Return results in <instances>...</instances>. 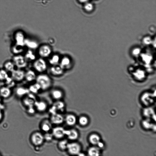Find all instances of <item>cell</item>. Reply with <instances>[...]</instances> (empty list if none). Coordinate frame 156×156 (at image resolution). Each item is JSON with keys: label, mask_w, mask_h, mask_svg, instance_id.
Wrapping results in <instances>:
<instances>
[{"label": "cell", "mask_w": 156, "mask_h": 156, "mask_svg": "<svg viewBox=\"0 0 156 156\" xmlns=\"http://www.w3.org/2000/svg\"><path fill=\"white\" fill-rule=\"evenodd\" d=\"M36 83L40 86L41 89L46 90L49 88L52 85V81L50 77L46 74H41L37 76Z\"/></svg>", "instance_id": "1"}, {"label": "cell", "mask_w": 156, "mask_h": 156, "mask_svg": "<svg viewBox=\"0 0 156 156\" xmlns=\"http://www.w3.org/2000/svg\"><path fill=\"white\" fill-rule=\"evenodd\" d=\"M12 60L16 68L24 69L28 65V62L22 54L14 55Z\"/></svg>", "instance_id": "2"}, {"label": "cell", "mask_w": 156, "mask_h": 156, "mask_svg": "<svg viewBox=\"0 0 156 156\" xmlns=\"http://www.w3.org/2000/svg\"><path fill=\"white\" fill-rule=\"evenodd\" d=\"M33 67L36 71L39 73H43L47 69V63L43 58H41L34 61Z\"/></svg>", "instance_id": "3"}, {"label": "cell", "mask_w": 156, "mask_h": 156, "mask_svg": "<svg viewBox=\"0 0 156 156\" xmlns=\"http://www.w3.org/2000/svg\"><path fill=\"white\" fill-rule=\"evenodd\" d=\"M25 74L24 69L16 68L10 73V76L16 83H19L24 80Z\"/></svg>", "instance_id": "4"}, {"label": "cell", "mask_w": 156, "mask_h": 156, "mask_svg": "<svg viewBox=\"0 0 156 156\" xmlns=\"http://www.w3.org/2000/svg\"><path fill=\"white\" fill-rule=\"evenodd\" d=\"M67 150L70 155H78L81 152V147L80 144L77 142L68 143Z\"/></svg>", "instance_id": "5"}, {"label": "cell", "mask_w": 156, "mask_h": 156, "mask_svg": "<svg viewBox=\"0 0 156 156\" xmlns=\"http://www.w3.org/2000/svg\"><path fill=\"white\" fill-rule=\"evenodd\" d=\"M14 39L15 44L21 46L25 47L24 43L26 38L23 32L19 30L16 32L14 35Z\"/></svg>", "instance_id": "6"}, {"label": "cell", "mask_w": 156, "mask_h": 156, "mask_svg": "<svg viewBox=\"0 0 156 156\" xmlns=\"http://www.w3.org/2000/svg\"><path fill=\"white\" fill-rule=\"evenodd\" d=\"M44 140V135L40 132H35L32 136V142L35 146H38L42 145Z\"/></svg>", "instance_id": "7"}, {"label": "cell", "mask_w": 156, "mask_h": 156, "mask_svg": "<svg viewBox=\"0 0 156 156\" xmlns=\"http://www.w3.org/2000/svg\"><path fill=\"white\" fill-rule=\"evenodd\" d=\"M52 53L51 48L49 45H43L41 46L38 50V54L41 58H44L48 57Z\"/></svg>", "instance_id": "8"}, {"label": "cell", "mask_w": 156, "mask_h": 156, "mask_svg": "<svg viewBox=\"0 0 156 156\" xmlns=\"http://www.w3.org/2000/svg\"><path fill=\"white\" fill-rule=\"evenodd\" d=\"M66 130L61 127H57L53 128L52 134L53 137L57 139H61L66 136Z\"/></svg>", "instance_id": "9"}, {"label": "cell", "mask_w": 156, "mask_h": 156, "mask_svg": "<svg viewBox=\"0 0 156 156\" xmlns=\"http://www.w3.org/2000/svg\"><path fill=\"white\" fill-rule=\"evenodd\" d=\"M25 47L21 46L14 43L11 46V51L14 55L22 54L25 51Z\"/></svg>", "instance_id": "10"}, {"label": "cell", "mask_w": 156, "mask_h": 156, "mask_svg": "<svg viewBox=\"0 0 156 156\" xmlns=\"http://www.w3.org/2000/svg\"><path fill=\"white\" fill-rule=\"evenodd\" d=\"M64 118L60 114L57 113L52 114L50 121L54 124H60L63 122Z\"/></svg>", "instance_id": "11"}, {"label": "cell", "mask_w": 156, "mask_h": 156, "mask_svg": "<svg viewBox=\"0 0 156 156\" xmlns=\"http://www.w3.org/2000/svg\"><path fill=\"white\" fill-rule=\"evenodd\" d=\"M66 136L68 139L71 141H75L78 138L79 134L78 132L74 129L66 130Z\"/></svg>", "instance_id": "12"}, {"label": "cell", "mask_w": 156, "mask_h": 156, "mask_svg": "<svg viewBox=\"0 0 156 156\" xmlns=\"http://www.w3.org/2000/svg\"><path fill=\"white\" fill-rule=\"evenodd\" d=\"M37 76L34 71L29 70L25 71L24 80L29 82H32L36 80Z\"/></svg>", "instance_id": "13"}, {"label": "cell", "mask_w": 156, "mask_h": 156, "mask_svg": "<svg viewBox=\"0 0 156 156\" xmlns=\"http://www.w3.org/2000/svg\"><path fill=\"white\" fill-rule=\"evenodd\" d=\"M3 68L9 73H10L16 68L12 60H7L4 63Z\"/></svg>", "instance_id": "14"}, {"label": "cell", "mask_w": 156, "mask_h": 156, "mask_svg": "<svg viewBox=\"0 0 156 156\" xmlns=\"http://www.w3.org/2000/svg\"><path fill=\"white\" fill-rule=\"evenodd\" d=\"M71 63V60L69 58L64 57L60 60L59 65L64 70L69 68L70 66Z\"/></svg>", "instance_id": "15"}, {"label": "cell", "mask_w": 156, "mask_h": 156, "mask_svg": "<svg viewBox=\"0 0 156 156\" xmlns=\"http://www.w3.org/2000/svg\"><path fill=\"white\" fill-rule=\"evenodd\" d=\"M50 70L51 74L56 76L62 75L64 71V70L59 65L52 66Z\"/></svg>", "instance_id": "16"}, {"label": "cell", "mask_w": 156, "mask_h": 156, "mask_svg": "<svg viewBox=\"0 0 156 156\" xmlns=\"http://www.w3.org/2000/svg\"><path fill=\"white\" fill-rule=\"evenodd\" d=\"M24 46L25 47L30 49L35 50L38 48L39 45L36 42L26 38L25 41Z\"/></svg>", "instance_id": "17"}, {"label": "cell", "mask_w": 156, "mask_h": 156, "mask_svg": "<svg viewBox=\"0 0 156 156\" xmlns=\"http://www.w3.org/2000/svg\"><path fill=\"white\" fill-rule=\"evenodd\" d=\"M65 121L68 125L72 126L75 125L76 124L77 119L76 116L74 115L69 114L66 116Z\"/></svg>", "instance_id": "18"}, {"label": "cell", "mask_w": 156, "mask_h": 156, "mask_svg": "<svg viewBox=\"0 0 156 156\" xmlns=\"http://www.w3.org/2000/svg\"><path fill=\"white\" fill-rule=\"evenodd\" d=\"M24 56L27 62L34 61L36 57L34 53L29 50L25 52Z\"/></svg>", "instance_id": "19"}, {"label": "cell", "mask_w": 156, "mask_h": 156, "mask_svg": "<svg viewBox=\"0 0 156 156\" xmlns=\"http://www.w3.org/2000/svg\"><path fill=\"white\" fill-rule=\"evenodd\" d=\"M41 128L42 130L44 132H49L52 129V123L48 120H45L42 123Z\"/></svg>", "instance_id": "20"}, {"label": "cell", "mask_w": 156, "mask_h": 156, "mask_svg": "<svg viewBox=\"0 0 156 156\" xmlns=\"http://www.w3.org/2000/svg\"><path fill=\"white\" fill-rule=\"evenodd\" d=\"M51 95L53 98L57 100L60 99L63 96L62 92L58 89L53 90L52 92Z\"/></svg>", "instance_id": "21"}, {"label": "cell", "mask_w": 156, "mask_h": 156, "mask_svg": "<svg viewBox=\"0 0 156 156\" xmlns=\"http://www.w3.org/2000/svg\"><path fill=\"white\" fill-rule=\"evenodd\" d=\"M60 58L58 55H54L50 59L49 62L52 66H56L59 65Z\"/></svg>", "instance_id": "22"}, {"label": "cell", "mask_w": 156, "mask_h": 156, "mask_svg": "<svg viewBox=\"0 0 156 156\" xmlns=\"http://www.w3.org/2000/svg\"><path fill=\"white\" fill-rule=\"evenodd\" d=\"M35 105L37 109L40 112L44 111L47 108L46 103L43 101L36 102Z\"/></svg>", "instance_id": "23"}, {"label": "cell", "mask_w": 156, "mask_h": 156, "mask_svg": "<svg viewBox=\"0 0 156 156\" xmlns=\"http://www.w3.org/2000/svg\"><path fill=\"white\" fill-rule=\"evenodd\" d=\"M9 76V73L4 69H0V81L4 82Z\"/></svg>", "instance_id": "24"}, {"label": "cell", "mask_w": 156, "mask_h": 156, "mask_svg": "<svg viewBox=\"0 0 156 156\" xmlns=\"http://www.w3.org/2000/svg\"><path fill=\"white\" fill-rule=\"evenodd\" d=\"M68 144V142L66 140H61L58 143V147L62 150H67Z\"/></svg>", "instance_id": "25"}, {"label": "cell", "mask_w": 156, "mask_h": 156, "mask_svg": "<svg viewBox=\"0 0 156 156\" xmlns=\"http://www.w3.org/2000/svg\"><path fill=\"white\" fill-rule=\"evenodd\" d=\"M4 82L6 85V86L9 88L10 87L14 86L16 83V82L10 76Z\"/></svg>", "instance_id": "26"}, {"label": "cell", "mask_w": 156, "mask_h": 156, "mask_svg": "<svg viewBox=\"0 0 156 156\" xmlns=\"http://www.w3.org/2000/svg\"><path fill=\"white\" fill-rule=\"evenodd\" d=\"M29 89L32 92L34 93H37L39 90L41 89L40 86L36 82V83L32 85Z\"/></svg>", "instance_id": "27"}, {"label": "cell", "mask_w": 156, "mask_h": 156, "mask_svg": "<svg viewBox=\"0 0 156 156\" xmlns=\"http://www.w3.org/2000/svg\"><path fill=\"white\" fill-rule=\"evenodd\" d=\"M78 121L80 125L82 126H86L88 123V118L84 116L80 117Z\"/></svg>", "instance_id": "28"}, {"label": "cell", "mask_w": 156, "mask_h": 156, "mask_svg": "<svg viewBox=\"0 0 156 156\" xmlns=\"http://www.w3.org/2000/svg\"><path fill=\"white\" fill-rule=\"evenodd\" d=\"M54 106L56 107L57 111H63L64 108H65V105L63 102L58 101L55 104Z\"/></svg>", "instance_id": "29"}, {"label": "cell", "mask_w": 156, "mask_h": 156, "mask_svg": "<svg viewBox=\"0 0 156 156\" xmlns=\"http://www.w3.org/2000/svg\"><path fill=\"white\" fill-rule=\"evenodd\" d=\"M90 142L93 144H96L97 143L99 139L97 136L95 135H92L89 137V138Z\"/></svg>", "instance_id": "30"}, {"label": "cell", "mask_w": 156, "mask_h": 156, "mask_svg": "<svg viewBox=\"0 0 156 156\" xmlns=\"http://www.w3.org/2000/svg\"><path fill=\"white\" fill-rule=\"evenodd\" d=\"M44 140H45L47 142H50L53 139V136L52 133L46 132L44 135Z\"/></svg>", "instance_id": "31"}, {"label": "cell", "mask_w": 156, "mask_h": 156, "mask_svg": "<svg viewBox=\"0 0 156 156\" xmlns=\"http://www.w3.org/2000/svg\"><path fill=\"white\" fill-rule=\"evenodd\" d=\"M86 10L88 12H91L93 10V6L92 4L90 3H86L85 6Z\"/></svg>", "instance_id": "32"}, {"label": "cell", "mask_w": 156, "mask_h": 156, "mask_svg": "<svg viewBox=\"0 0 156 156\" xmlns=\"http://www.w3.org/2000/svg\"><path fill=\"white\" fill-rule=\"evenodd\" d=\"M88 152L90 155H97V150L95 148H92L90 149Z\"/></svg>", "instance_id": "33"}, {"label": "cell", "mask_w": 156, "mask_h": 156, "mask_svg": "<svg viewBox=\"0 0 156 156\" xmlns=\"http://www.w3.org/2000/svg\"><path fill=\"white\" fill-rule=\"evenodd\" d=\"M88 1V0H79V1L81 3H86Z\"/></svg>", "instance_id": "34"}]
</instances>
